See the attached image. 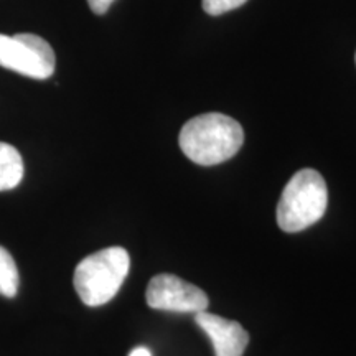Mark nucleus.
Listing matches in <instances>:
<instances>
[{"label":"nucleus","mask_w":356,"mask_h":356,"mask_svg":"<svg viewBox=\"0 0 356 356\" xmlns=\"http://www.w3.org/2000/svg\"><path fill=\"white\" fill-rule=\"evenodd\" d=\"M24 178V160L15 147L0 142V191L15 188Z\"/></svg>","instance_id":"nucleus-7"},{"label":"nucleus","mask_w":356,"mask_h":356,"mask_svg":"<svg viewBox=\"0 0 356 356\" xmlns=\"http://www.w3.org/2000/svg\"><path fill=\"white\" fill-rule=\"evenodd\" d=\"M131 269V257L124 248H106L84 257L74 269L73 284L83 304L99 307L113 300Z\"/></svg>","instance_id":"nucleus-3"},{"label":"nucleus","mask_w":356,"mask_h":356,"mask_svg":"<svg viewBox=\"0 0 356 356\" xmlns=\"http://www.w3.org/2000/svg\"><path fill=\"white\" fill-rule=\"evenodd\" d=\"M195 322L211 340L216 356H243L248 348L249 335L243 325L207 310L195 314Z\"/></svg>","instance_id":"nucleus-6"},{"label":"nucleus","mask_w":356,"mask_h":356,"mask_svg":"<svg viewBox=\"0 0 356 356\" xmlns=\"http://www.w3.org/2000/svg\"><path fill=\"white\" fill-rule=\"evenodd\" d=\"M241 124L221 113H208L190 119L178 136L181 152L203 167L233 159L243 147Z\"/></svg>","instance_id":"nucleus-1"},{"label":"nucleus","mask_w":356,"mask_h":356,"mask_svg":"<svg viewBox=\"0 0 356 356\" xmlns=\"http://www.w3.org/2000/svg\"><path fill=\"white\" fill-rule=\"evenodd\" d=\"M113 2L114 0H88L89 8L95 13H97V15H102V13L108 12L109 7L113 6Z\"/></svg>","instance_id":"nucleus-10"},{"label":"nucleus","mask_w":356,"mask_h":356,"mask_svg":"<svg viewBox=\"0 0 356 356\" xmlns=\"http://www.w3.org/2000/svg\"><path fill=\"white\" fill-rule=\"evenodd\" d=\"M129 356H152L150 353L149 348H145V346H139V348H134Z\"/></svg>","instance_id":"nucleus-11"},{"label":"nucleus","mask_w":356,"mask_h":356,"mask_svg":"<svg viewBox=\"0 0 356 356\" xmlns=\"http://www.w3.org/2000/svg\"><path fill=\"white\" fill-rule=\"evenodd\" d=\"M19 291V270L6 248L0 246V296L12 299Z\"/></svg>","instance_id":"nucleus-8"},{"label":"nucleus","mask_w":356,"mask_h":356,"mask_svg":"<svg viewBox=\"0 0 356 356\" xmlns=\"http://www.w3.org/2000/svg\"><path fill=\"white\" fill-rule=\"evenodd\" d=\"M328 188L325 178L314 168H302L280 195L277 225L286 233H299L320 221L327 211Z\"/></svg>","instance_id":"nucleus-2"},{"label":"nucleus","mask_w":356,"mask_h":356,"mask_svg":"<svg viewBox=\"0 0 356 356\" xmlns=\"http://www.w3.org/2000/svg\"><path fill=\"white\" fill-rule=\"evenodd\" d=\"M145 300L150 309L175 314H198L207 310L210 304L202 289L173 274H157L152 277L147 286Z\"/></svg>","instance_id":"nucleus-5"},{"label":"nucleus","mask_w":356,"mask_h":356,"mask_svg":"<svg viewBox=\"0 0 356 356\" xmlns=\"http://www.w3.org/2000/svg\"><path fill=\"white\" fill-rule=\"evenodd\" d=\"M55 51L50 43L32 33L8 37L0 33V66L33 79H47L55 73Z\"/></svg>","instance_id":"nucleus-4"},{"label":"nucleus","mask_w":356,"mask_h":356,"mask_svg":"<svg viewBox=\"0 0 356 356\" xmlns=\"http://www.w3.org/2000/svg\"><path fill=\"white\" fill-rule=\"evenodd\" d=\"M248 0H202L203 10L208 15H222V13L234 10V8L241 7Z\"/></svg>","instance_id":"nucleus-9"},{"label":"nucleus","mask_w":356,"mask_h":356,"mask_svg":"<svg viewBox=\"0 0 356 356\" xmlns=\"http://www.w3.org/2000/svg\"><path fill=\"white\" fill-rule=\"evenodd\" d=\"M355 60H356V56H355Z\"/></svg>","instance_id":"nucleus-12"}]
</instances>
